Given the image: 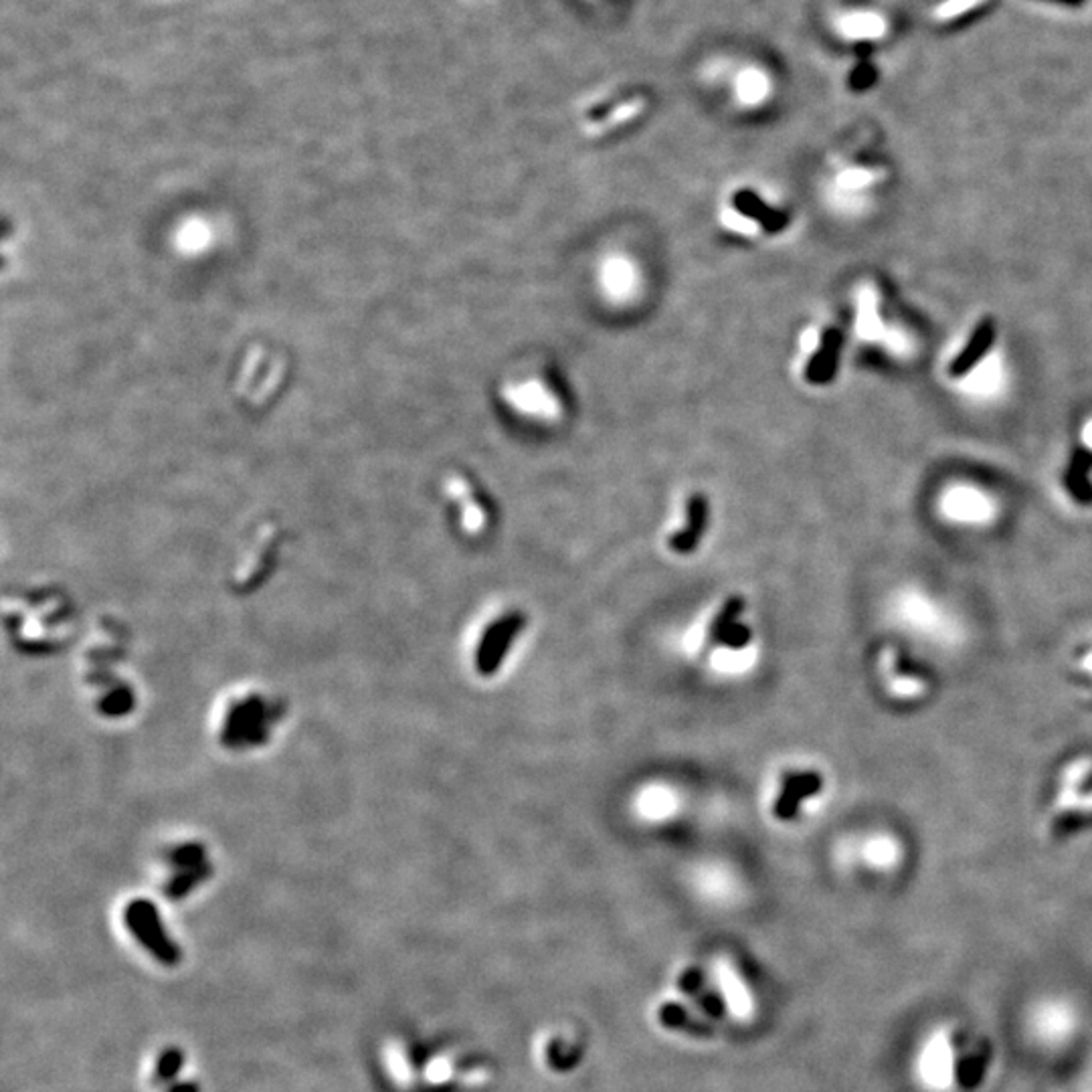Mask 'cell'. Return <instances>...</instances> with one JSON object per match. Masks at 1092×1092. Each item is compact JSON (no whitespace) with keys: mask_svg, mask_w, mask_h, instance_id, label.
<instances>
[{"mask_svg":"<svg viewBox=\"0 0 1092 1092\" xmlns=\"http://www.w3.org/2000/svg\"><path fill=\"white\" fill-rule=\"evenodd\" d=\"M888 621L892 638L927 658L954 654L969 639V625L957 603L937 587L914 579L890 589Z\"/></svg>","mask_w":1092,"mask_h":1092,"instance_id":"cell-1","label":"cell"},{"mask_svg":"<svg viewBox=\"0 0 1092 1092\" xmlns=\"http://www.w3.org/2000/svg\"><path fill=\"white\" fill-rule=\"evenodd\" d=\"M1038 831L1060 842L1092 834V751H1076L1052 769L1046 783Z\"/></svg>","mask_w":1092,"mask_h":1092,"instance_id":"cell-2","label":"cell"},{"mask_svg":"<svg viewBox=\"0 0 1092 1092\" xmlns=\"http://www.w3.org/2000/svg\"><path fill=\"white\" fill-rule=\"evenodd\" d=\"M874 678L882 698L898 713L922 710L938 692L933 660L892 636L874 654Z\"/></svg>","mask_w":1092,"mask_h":1092,"instance_id":"cell-3","label":"cell"},{"mask_svg":"<svg viewBox=\"0 0 1092 1092\" xmlns=\"http://www.w3.org/2000/svg\"><path fill=\"white\" fill-rule=\"evenodd\" d=\"M1029 1040L1040 1050L1060 1052L1071 1046L1080 1029V1012L1066 996H1044L1023 1015Z\"/></svg>","mask_w":1092,"mask_h":1092,"instance_id":"cell-4","label":"cell"},{"mask_svg":"<svg viewBox=\"0 0 1092 1092\" xmlns=\"http://www.w3.org/2000/svg\"><path fill=\"white\" fill-rule=\"evenodd\" d=\"M913 1080L921 1092H953L957 1087V1048L949 1026L929 1029L916 1046Z\"/></svg>","mask_w":1092,"mask_h":1092,"instance_id":"cell-5","label":"cell"},{"mask_svg":"<svg viewBox=\"0 0 1092 1092\" xmlns=\"http://www.w3.org/2000/svg\"><path fill=\"white\" fill-rule=\"evenodd\" d=\"M913 856L911 839L895 823L864 831L856 846V860L862 870L880 878H896L906 870Z\"/></svg>","mask_w":1092,"mask_h":1092,"instance_id":"cell-6","label":"cell"},{"mask_svg":"<svg viewBox=\"0 0 1092 1092\" xmlns=\"http://www.w3.org/2000/svg\"><path fill=\"white\" fill-rule=\"evenodd\" d=\"M938 514L959 529L979 530L997 521L999 506L994 496H989L981 488L957 484L946 488L938 498Z\"/></svg>","mask_w":1092,"mask_h":1092,"instance_id":"cell-7","label":"cell"},{"mask_svg":"<svg viewBox=\"0 0 1092 1092\" xmlns=\"http://www.w3.org/2000/svg\"><path fill=\"white\" fill-rule=\"evenodd\" d=\"M823 789H826V777H823L821 771H791L781 781V791H779V797L773 805L775 817L779 821H793L805 801L820 797Z\"/></svg>","mask_w":1092,"mask_h":1092,"instance_id":"cell-8","label":"cell"},{"mask_svg":"<svg viewBox=\"0 0 1092 1092\" xmlns=\"http://www.w3.org/2000/svg\"><path fill=\"white\" fill-rule=\"evenodd\" d=\"M526 625V617L522 613H518V611H512V613L500 617V620H496L490 628L486 629L482 644L478 647V658H476V666L478 671L482 676H492L496 674V670L502 666L504 658H506V654L510 650L512 641L524 629Z\"/></svg>","mask_w":1092,"mask_h":1092,"instance_id":"cell-9","label":"cell"},{"mask_svg":"<svg viewBox=\"0 0 1092 1092\" xmlns=\"http://www.w3.org/2000/svg\"><path fill=\"white\" fill-rule=\"evenodd\" d=\"M714 981L732 1018L737 1021H751L754 1015V999L743 975L738 973V969L730 959L722 957L716 961Z\"/></svg>","mask_w":1092,"mask_h":1092,"instance_id":"cell-10","label":"cell"},{"mask_svg":"<svg viewBox=\"0 0 1092 1092\" xmlns=\"http://www.w3.org/2000/svg\"><path fill=\"white\" fill-rule=\"evenodd\" d=\"M128 925L132 927L134 935L146 945V949L154 954V957L164 961L166 965H177L180 954L177 946L168 941L166 935L160 930L154 908L146 903H136L128 911Z\"/></svg>","mask_w":1092,"mask_h":1092,"instance_id":"cell-11","label":"cell"},{"mask_svg":"<svg viewBox=\"0 0 1092 1092\" xmlns=\"http://www.w3.org/2000/svg\"><path fill=\"white\" fill-rule=\"evenodd\" d=\"M839 346H842V336H839L838 330H828L823 334V338H820L813 330L805 334L804 348L807 353L809 350L813 353L812 358H809L805 372V377L812 380V383H828L831 379L838 364Z\"/></svg>","mask_w":1092,"mask_h":1092,"instance_id":"cell-12","label":"cell"},{"mask_svg":"<svg viewBox=\"0 0 1092 1092\" xmlns=\"http://www.w3.org/2000/svg\"><path fill=\"white\" fill-rule=\"evenodd\" d=\"M508 401L524 415L553 419L559 413V399L542 380L526 379L524 383L512 385Z\"/></svg>","mask_w":1092,"mask_h":1092,"instance_id":"cell-13","label":"cell"},{"mask_svg":"<svg viewBox=\"0 0 1092 1092\" xmlns=\"http://www.w3.org/2000/svg\"><path fill=\"white\" fill-rule=\"evenodd\" d=\"M1066 676L1076 696L1092 706V629L1071 647L1066 655Z\"/></svg>","mask_w":1092,"mask_h":1092,"instance_id":"cell-14","label":"cell"},{"mask_svg":"<svg viewBox=\"0 0 1092 1092\" xmlns=\"http://www.w3.org/2000/svg\"><path fill=\"white\" fill-rule=\"evenodd\" d=\"M732 94L743 108H759L773 94V81L761 65L748 63L740 67L732 79Z\"/></svg>","mask_w":1092,"mask_h":1092,"instance_id":"cell-15","label":"cell"},{"mask_svg":"<svg viewBox=\"0 0 1092 1092\" xmlns=\"http://www.w3.org/2000/svg\"><path fill=\"white\" fill-rule=\"evenodd\" d=\"M708 524V500L702 494H694L686 508L684 529L670 538V548L678 554H690L700 545L702 534Z\"/></svg>","mask_w":1092,"mask_h":1092,"instance_id":"cell-16","label":"cell"},{"mask_svg":"<svg viewBox=\"0 0 1092 1092\" xmlns=\"http://www.w3.org/2000/svg\"><path fill=\"white\" fill-rule=\"evenodd\" d=\"M994 334H996V328H994V322H991V320H985V322H981L979 328H977V330H975L973 338L969 340V345L965 346L963 353H961L953 361L951 374H957V377H961V374L971 372L975 366L979 364L983 354L988 353V348L991 346V342H994Z\"/></svg>","mask_w":1092,"mask_h":1092,"instance_id":"cell-17","label":"cell"},{"mask_svg":"<svg viewBox=\"0 0 1092 1092\" xmlns=\"http://www.w3.org/2000/svg\"><path fill=\"white\" fill-rule=\"evenodd\" d=\"M1092 465V457L1087 452H1079L1074 455V460L1071 463V468H1068L1066 473V490L1071 494V498L1079 504H1084V506H1090L1092 504V484L1088 479V471Z\"/></svg>","mask_w":1092,"mask_h":1092,"instance_id":"cell-18","label":"cell"},{"mask_svg":"<svg viewBox=\"0 0 1092 1092\" xmlns=\"http://www.w3.org/2000/svg\"><path fill=\"white\" fill-rule=\"evenodd\" d=\"M1002 364H999L996 356H989L988 361L979 363L969 372V377L963 380V387L973 395H991L1002 387Z\"/></svg>","mask_w":1092,"mask_h":1092,"instance_id":"cell-19","label":"cell"},{"mask_svg":"<svg viewBox=\"0 0 1092 1092\" xmlns=\"http://www.w3.org/2000/svg\"><path fill=\"white\" fill-rule=\"evenodd\" d=\"M858 334L868 340H882L886 330L882 328V320L878 316V302L874 289L864 288L860 292V305H858V320H856Z\"/></svg>","mask_w":1092,"mask_h":1092,"instance_id":"cell-20","label":"cell"},{"mask_svg":"<svg viewBox=\"0 0 1092 1092\" xmlns=\"http://www.w3.org/2000/svg\"><path fill=\"white\" fill-rule=\"evenodd\" d=\"M603 281H605V289L611 296L625 297L633 294V289H636L638 276L629 262H625V259H613V262L605 265Z\"/></svg>","mask_w":1092,"mask_h":1092,"instance_id":"cell-21","label":"cell"},{"mask_svg":"<svg viewBox=\"0 0 1092 1092\" xmlns=\"http://www.w3.org/2000/svg\"><path fill=\"white\" fill-rule=\"evenodd\" d=\"M743 611H745V599L738 597V595L724 601L722 609L716 613L713 625H710V638L719 644L724 633H727L732 625L738 623V617Z\"/></svg>","mask_w":1092,"mask_h":1092,"instance_id":"cell-22","label":"cell"},{"mask_svg":"<svg viewBox=\"0 0 1092 1092\" xmlns=\"http://www.w3.org/2000/svg\"><path fill=\"white\" fill-rule=\"evenodd\" d=\"M983 3H988V0H946V3L938 6L935 17L941 22H949L965 17L967 13L975 11L977 6H981Z\"/></svg>","mask_w":1092,"mask_h":1092,"instance_id":"cell-23","label":"cell"},{"mask_svg":"<svg viewBox=\"0 0 1092 1092\" xmlns=\"http://www.w3.org/2000/svg\"><path fill=\"white\" fill-rule=\"evenodd\" d=\"M842 30L847 37H876L882 30V25L872 17H862V14H856V17L847 19L842 22Z\"/></svg>","mask_w":1092,"mask_h":1092,"instance_id":"cell-24","label":"cell"},{"mask_svg":"<svg viewBox=\"0 0 1092 1092\" xmlns=\"http://www.w3.org/2000/svg\"><path fill=\"white\" fill-rule=\"evenodd\" d=\"M874 180V172L864 171V168H850L844 174H839L838 185L844 190H858L868 187Z\"/></svg>","mask_w":1092,"mask_h":1092,"instance_id":"cell-25","label":"cell"},{"mask_svg":"<svg viewBox=\"0 0 1092 1092\" xmlns=\"http://www.w3.org/2000/svg\"><path fill=\"white\" fill-rule=\"evenodd\" d=\"M748 641H751V629H748L745 623H735L724 633L719 644L730 647V650H740V647L748 646Z\"/></svg>","mask_w":1092,"mask_h":1092,"instance_id":"cell-26","label":"cell"},{"mask_svg":"<svg viewBox=\"0 0 1092 1092\" xmlns=\"http://www.w3.org/2000/svg\"><path fill=\"white\" fill-rule=\"evenodd\" d=\"M182 1066V1054L179 1050H168L163 1058H160L158 1064V1079L168 1080L171 1076H174V1072L179 1071Z\"/></svg>","mask_w":1092,"mask_h":1092,"instance_id":"cell-27","label":"cell"},{"mask_svg":"<svg viewBox=\"0 0 1092 1092\" xmlns=\"http://www.w3.org/2000/svg\"><path fill=\"white\" fill-rule=\"evenodd\" d=\"M882 340H884V345L892 350V353H896V354H906V350H908V338H906L904 334H900V332H896V330H886V334H884V338H882Z\"/></svg>","mask_w":1092,"mask_h":1092,"instance_id":"cell-28","label":"cell"},{"mask_svg":"<svg viewBox=\"0 0 1092 1092\" xmlns=\"http://www.w3.org/2000/svg\"><path fill=\"white\" fill-rule=\"evenodd\" d=\"M872 79H874L872 70H868V67H860V70H856V73H854V79L852 81H854V88L862 89V88L870 86V83H872Z\"/></svg>","mask_w":1092,"mask_h":1092,"instance_id":"cell-29","label":"cell"},{"mask_svg":"<svg viewBox=\"0 0 1092 1092\" xmlns=\"http://www.w3.org/2000/svg\"><path fill=\"white\" fill-rule=\"evenodd\" d=\"M1082 439H1084V443H1087V446L1092 449V421H1088L1087 425H1084V429H1082Z\"/></svg>","mask_w":1092,"mask_h":1092,"instance_id":"cell-30","label":"cell"},{"mask_svg":"<svg viewBox=\"0 0 1092 1092\" xmlns=\"http://www.w3.org/2000/svg\"><path fill=\"white\" fill-rule=\"evenodd\" d=\"M171 1092H198V1088H196V1084H180V1087L172 1088Z\"/></svg>","mask_w":1092,"mask_h":1092,"instance_id":"cell-31","label":"cell"},{"mask_svg":"<svg viewBox=\"0 0 1092 1092\" xmlns=\"http://www.w3.org/2000/svg\"><path fill=\"white\" fill-rule=\"evenodd\" d=\"M1060 3H1068V4H1076V3H1082V0H1060Z\"/></svg>","mask_w":1092,"mask_h":1092,"instance_id":"cell-32","label":"cell"}]
</instances>
